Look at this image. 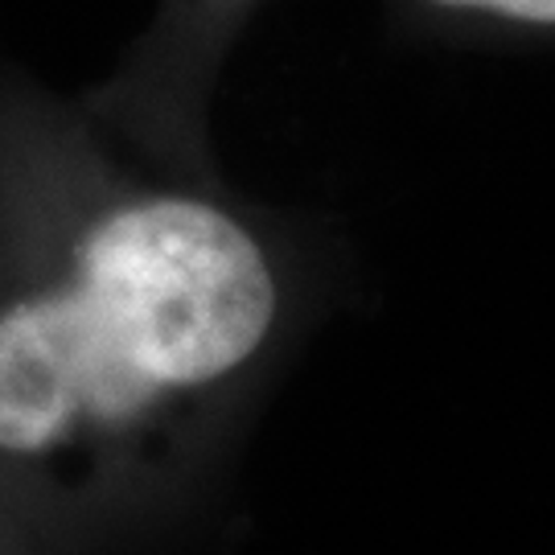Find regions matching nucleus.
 Masks as SVG:
<instances>
[{
	"label": "nucleus",
	"instance_id": "1",
	"mask_svg": "<svg viewBox=\"0 0 555 555\" xmlns=\"http://www.w3.org/2000/svg\"><path fill=\"white\" fill-rule=\"evenodd\" d=\"M276 321V259L235 206L128 169L0 66L4 535L144 494Z\"/></svg>",
	"mask_w": 555,
	"mask_h": 555
},
{
	"label": "nucleus",
	"instance_id": "2",
	"mask_svg": "<svg viewBox=\"0 0 555 555\" xmlns=\"http://www.w3.org/2000/svg\"><path fill=\"white\" fill-rule=\"evenodd\" d=\"M256 0H160L153 34L137 54L132 70L124 75L107 103H124L132 112H144L153 95H178L185 75L206 54H215L222 38L247 17Z\"/></svg>",
	"mask_w": 555,
	"mask_h": 555
},
{
	"label": "nucleus",
	"instance_id": "3",
	"mask_svg": "<svg viewBox=\"0 0 555 555\" xmlns=\"http://www.w3.org/2000/svg\"><path fill=\"white\" fill-rule=\"evenodd\" d=\"M444 13H465V17L511 21V25H543L555 29V0H424Z\"/></svg>",
	"mask_w": 555,
	"mask_h": 555
},
{
	"label": "nucleus",
	"instance_id": "4",
	"mask_svg": "<svg viewBox=\"0 0 555 555\" xmlns=\"http://www.w3.org/2000/svg\"><path fill=\"white\" fill-rule=\"evenodd\" d=\"M0 555H25V547H21L17 539H9L4 531H0Z\"/></svg>",
	"mask_w": 555,
	"mask_h": 555
}]
</instances>
